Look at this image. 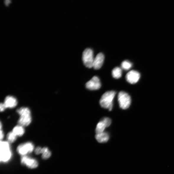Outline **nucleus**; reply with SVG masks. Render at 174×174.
Masks as SVG:
<instances>
[{
	"label": "nucleus",
	"mask_w": 174,
	"mask_h": 174,
	"mask_svg": "<svg viewBox=\"0 0 174 174\" xmlns=\"http://www.w3.org/2000/svg\"><path fill=\"white\" fill-rule=\"evenodd\" d=\"M116 94L115 91H111L106 92L103 95L99 102L101 107L111 111L113 108V101Z\"/></svg>",
	"instance_id": "nucleus-1"
},
{
	"label": "nucleus",
	"mask_w": 174,
	"mask_h": 174,
	"mask_svg": "<svg viewBox=\"0 0 174 174\" xmlns=\"http://www.w3.org/2000/svg\"><path fill=\"white\" fill-rule=\"evenodd\" d=\"M8 142H1V161L6 162H8L12 157Z\"/></svg>",
	"instance_id": "nucleus-2"
},
{
	"label": "nucleus",
	"mask_w": 174,
	"mask_h": 174,
	"mask_svg": "<svg viewBox=\"0 0 174 174\" xmlns=\"http://www.w3.org/2000/svg\"><path fill=\"white\" fill-rule=\"evenodd\" d=\"M118 99L121 108L125 110L129 108L131 104V98L126 92H120L118 95Z\"/></svg>",
	"instance_id": "nucleus-3"
},
{
	"label": "nucleus",
	"mask_w": 174,
	"mask_h": 174,
	"mask_svg": "<svg viewBox=\"0 0 174 174\" xmlns=\"http://www.w3.org/2000/svg\"><path fill=\"white\" fill-rule=\"evenodd\" d=\"M94 59L92 50L90 48L85 49L82 55V60L84 65L88 68H92L93 67Z\"/></svg>",
	"instance_id": "nucleus-4"
},
{
	"label": "nucleus",
	"mask_w": 174,
	"mask_h": 174,
	"mask_svg": "<svg viewBox=\"0 0 174 174\" xmlns=\"http://www.w3.org/2000/svg\"><path fill=\"white\" fill-rule=\"evenodd\" d=\"M34 150L33 144L31 142H27L21 144L17 147V150L18 153L22 156L31 153Z\"/></svg>",
	"instance_id": "nucleus-5"
},
{
	"label": "nucleus",
	"mask_w": 174,
	"mask_h": 174,
	"mask_svg": "<svg viewBox=\"0 0 174 174\" xmlns=\"http://www.w3.org/2000/svg\"><path fill=\"white\" fill-rule=\"evenodd\" d=\"M101 86L100 80L97 76L94 77L86 84V87L87 89L91 90H98L101 88Z\"/></svg>",
	"instance_id": "nucleus-6"
},
{
	"label": "nucleus",
	"mask_w": 174,
	"mask_h": 174,
	"mask_svg": "<svg viewBox=\"0 0 174 174\" xmlns=\"http://www.w3.org/2000/svg\"><path fill=\"white\" fill-rule=\"evenodd\" d=\"M21 162L22 164L26 165L30 169L36 168L38 165V162L36 160L26 155L22 156L21 158Z\"/></svg>",
	"instance_id": "nucleus-7"
},
{
	"label": "nucleus",
	"mask_w": 174,
	"mask_h": 174,
	"mask_svg": "<svg viewBox=\"0 0 174 174\" xmlns=\"http://www.w3.org/2000/svg\"><path fill=\"white\" fill-rule=\"evenodd\" d=\"M140 77V74L139 72L136 71L131 70L126 74V79L128 82L133 84L138 82Z\"/></svg>",
	"instance_id": "nucleus-8"
},
{
	"label": "nucleus",
	"mask_w": 174,
	"mask_h": 174,
	"mask_svg": "<svg viewBox=\"0 0 174 174\" xmlns=\"http://www.w3.org/2000/svg\"><path fill=\"white\" fill-rule=\"evenodd\" d=\"M105 56L102 53H99L94 58L93 67L96 70L100 69L103 64Z\"/></svg>",
	"instance_id": "nucleus-9"
},
{
	"label": "nucleus",
	"mask_w": 174,
	"mask_h": 174,
	"mask_svg": "<svg viewBox=\"0 0 174 174\" xmlns=\"http://www.w3.org/2000/svg\"><path fill=\"white\" fill-rule=\"evenodd\" d=\"M6 108H15L17 104V99L12 96L6 97L4 103Z\"/></svg>",
	"instance_id": "nucleus-10"
},
{
	"label": "nucleus",
	"mask_w": 174,
	"mask_h": 174,
	"mask_svg": "<svg viewBox=\"0 0 174 174\" xmlns=\"http://www.w3.org/2000/svg\"><path fill=\"white\" fill-rule=\"evenodd\" d=\"M95 138L99 143H103L107 142L109 139L110 136L108 133L104 132L96 134Z\"/></svg>",
	"instance_id": "nucleus-11"
},
{
	"label": "nucleus",
	"mask_w": 174,
	"mask_h": 174,
	"mask_svg": "<svg viewBox=\"0 0 174 174\" xmlns=\"http://www.w3.org/2000/svg\"><path fill=\"white\" fill-rule=\"evenodd\" d=\"M32 121L31 115L20 116L18 120L19 125L24 126L29 125Z\"/></svg>",
	"instance_id": "nucleus-12"
},
{
	"label": "nucleus",
	"mask_w": 174,
	"mask_h": 174,
	"mask_svg": "<svg viewBox=\"0 0 174 174\" xmlns=\"http://www.w3.org/2000/svg\"><path fill=\"white\" fill-rule=\"evenodd\" d=\"M12 132L17 136H21L24 134L25 131L23 126L19 125L14 128Z\"/></svg>",
	"instance_id": "nucleus-13"
},
{
	"label": "nucleus",
	"mask_w": 174,
	"mask_h": 174,
	"mask_svg": "<svg viewBox=\"0 0 174 174\" xmlns=\"http://www.w3.org/2000/svg\"><path fill=\"white\" fill-rule=\"evenodd\" d=\"M17 111L20 116L31 115L30 110L27 108H21L18 109Z\"/></svg>",
	"instance_id": "nucleus-14"
},
{
	"label": "nucleus",
	"mask_w": 174,
	"mask_h": 174,
	"mask_svg": "<svg viewBox=\"0 0 174 174\" xmlns=\"http://www.w3.org/2000/svg\"><path fill=\"white\" fill-rule=\"evenodd\" d=\"M112 75L113 78L116 79H119L122 75V70L120 67H117L112 71Z\"/></svg>",
	"instance_id": "nucleus-15"
},
{
	"label": "nucleus",
	"mask_w": 174,
	"mask_h": 174,
	"mask_svg": "<svg viewBox=\"0 0 174 174\" xmlns=\"http://www.w3.org/2000/svg\"><path fill=\"white\" fill-rule=\"evenodd\" d=\"M106 126L105 123L100 121L97 124L95 129V132L96 134L101 133L104 132Z\"/></svg>",
	"instance_id": "nucleus-16"
},
{
	"label": "nucleus",
	"mask_w": 174,
	"mask_h": 174,
	"mask_svg": "<svg viewBox=\"0 0 174 174\" xmlns=\"http://www.w3.org/2000/svg\"><path fill=\"white\" fill-rule=\"evenodd\" d=\"M42 157L43 159H47L51 157V152L47 147H45L42 148Z\"/></svg>",
	"instance_id": "nucleus-17"
},
{
	"label": "nucleus",
	"mask_w": 174,
	"mask_h": 174,
	"mask_svg": "<svg viewBox=\"0 0 174 174\" xmlns=\"http://www.w3.org/2000/svg\"><path fill=\"white\" fill-rule=\"evenodd\" d=\"M17 136L12 132H9L7 135V138L8 142L12 143L15 141L17 139Z\"/></svg>",
	"instance_id": "nucleus-18"
},
{
	"label": "nucleus",
	"mask_w": 174,
	"mask_h": 174,
	"mask_svg": "<svg viewBox=\"0 0 174 174\" xmlns=\"http://www.w3.org/2000/svg\"><path fill=\"white\" fill-rule=\"evenodd\" d=\"M132 64L127 60L123 61L121 63V65L122 68L125 70L129 69L132 67Z\"/></svg>",
	"instance_id": "nucleus-19"
},
{
	"label": "nucleus",
	"mask_w": 174,
	"mask_h": 174,
	"mask_svg": "<svg viewBox=\"0 0 174 174\" xmlns=\"http://www.w3.org/2000/svg\"><path fill=\"white\" fill-rule=\"evenodd\" d=\"M100 121L105 123L106 127H109L111 123V119L106 117L102 118Z\"/></svg>",
	"instance_id": "nucleus-20"
},
{
	"label": "nucleus",
	"mask_w": 174,
	"mask_h": 174,
	"mask_svg": "<svg viewBox=\"0 0 174 174\" xmlns=\"http://www.w3.org/2000/svg\"><path fill=\"white\" fill-rule=\"evenodd\" d=\"M42 148L40 147H38L35 149V154L39 155L42 154Z\"/></svg>",
	"instance_id": "nucleus-21"
},
{
	"label": "nucleus",
	"mask_w": 174,
	"mask_h": 174,
	"mask_svg": "<svg viewBox=\"0 0 174 174\" xmlns=\"http://www.w3.org/2000/svg\"><path fill=\"white\" fill-rule=\"evenodd\" d=\"M6 108L4 103H1V105H0V110H1V112L4 111Z\"/></svg>",
	"instance_id": "nucleus-22"
},
{
	"label": "nucleus",
	"mask_w": 174,
	"mask_h": 174,
	"mask_svg": "<svg viewBox=\"0 0 174 174\" xmlns=\"http://www.w3.org/2000/svg\"><path fill=\"white\" fill-rule=\"evenodd\" d=\"M4 137V134L2 131H1V140H2Z\"/></svg>",
	"instance_id": "nucleus-23"
},
{
	"label": "nucleus",
	"mask_w": 174,
	"mask_h": 174,
	"mask_svg": "<svg viewBox=\"0 0 174 174\" xmlns=\"http://www.w3.org/2000/svg\"><path fill=\"white\" fill-rule=\"evenodd\" d=\"M10 2L9 0H5L4 2L6 6L8 5V3Z\"/></svg>",
	"instance_id": "nucleus-24"
}]
</instances>
